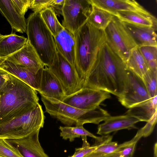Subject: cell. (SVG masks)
I'll list each match as a JSON object with an SVG mask.
<instances>
[{
    "label": "cell",
    "instance_id": "1",
    "mask_svg": "<svg viewBox=\"0 0 157 157\" xmlns=\"http://www.w3.org/2000/svg\"><path fill=\"white\" fill-rule=\"evenodd\" d=\"M126 71L125 63L105 42L85 79L83 87L106 91L120 98L124 92Z\"/></svg>",
    "mask_w": 157,
    "mask_h": 157
},
{
    "label": "cell",
    "instance_id": "2",
    "mask_svg": "<svg viewBox=\"0 0 157 157\" xmlns=\"http://www.w3.org/2000/svg\"><path fill=\"white\" fill-rule=\"evenodd\" d=\"M10 75L9 81L0 92V124L24 114L39 103L36 90Z\"/></svg>",
    "mask_w": 157,
    "mask_h": 157
},
{
    "label": "cell",
    "instance_id": "3",
    "mask_svg": "<svg viewBox=\"0 0 157 157\" xmlns=\"http://www.w3.org/2000/svg\"><path fill=\"white\" fill-rule=\"evenodd\" d=\"M75 65L80 78L85 79L95 62L99 51L106 42L104 30L86 22L74 34Z\"/></svg>",
    "mask_w": 157,
    "mask_h": 157
},
{
    "label": "cell",
    "instance_id": "4",
    "mask_svg": "<svg viewBox=\"0 0 157 157\" xmlns=\"http://www.w3.org/2000/svg\"><path fill=\"white\" fill-rule=\"evenodd\" d=\"M40 95L46 112L66 126H83L88 123L98 124L110 116L99 106L93 110H82L56 99Z\"/></svg>",
    "mask_w": 157,
    "mask_h": 157
},
{
    "label": "cell",
    "instance_id": "5",
    "mask_svg": "<svg viewBox=\"0 0 157 157\" xmlns=\"http://www.w3.org/2000/svg\"><path fill=\"white\" fill-rule=\"evenodd\" d=\"M27 42L33 46L42 62L48 67L52 63L57 50L54 37L40 13L29 14L27 19Z\"/></svg>",
    "mask_w": 157,
    "mask_h": 157
},
{
    "label": "cell",
    "instance_id": "6",
    "mask_svg": "<svg viewBox=\"0 0 157 157\" xmlns=\"http://www.w3.org/2000/svg\"><path fill=\"white\" fill-rule=\"evenodd\" d=\"M45 116L41 105L18 117L0 124V138L14 139L26 137L43 127Z\"/></svg>",
    "mask_w": 157,
    "mask_h": 157
},
{
    "label": "cell",
    "instance_id": "7",
    "mask_svg": "<svg viewBox=\"0 0 157 157\" xmlns=\"http://www.w3.org/2000/svg\"><path fill=\"white\" fill-rule=\"evenodd\" d=\"M104 31L106 42L125 63L132 50L137 46L129 31L115 16Z\"/></svg>",
    "mask_w": 157,
    "mask_h": 157
},
{
    "label": "cell",
    "instance_id": "8",
    "mask_svg": "<svg viewBox=\"0 0 157 157\" xmlns=\"http://www.w3.org/2000/svg\"><path fill=\"white\" fill-rule=\"evenodd\" d=\"M48 67L61 83L66 96L72 94L83 87L84 81L75 67L57 51L52 63Z\"/></svg>",
    "mask_w": 157,
    "mask_h": 157
},
{
    "label": "cell",
    "instance_id": "9",
    "mask_svg": "<svg viewBox=\"0 0 157 157\" xmlns=\"http://www.w3.org/2000/svg\"><path fill=\"white\" fill-rule=\"evenodd\" d=\"M92 8L90 0H65L62 25L74 35L87 21Z\"/></svg>",
    "mask_w": 157,
    "mask_h": 157
},
{
    "label": "cell",
    "instance_id": "10",
    "mask_svg": "<svg viewBox=\"0 0 157 157\" xmlns=\"http://www.w3.org/2000/svg\"><path fill=\"white\" fill-rule=\"evenodd\" d=\"M151 98L142 78L127 69L124 92L122 96L118 98L122 105L129 108Z\"/></svg>",
    "mask_w": 157,
    "mask_h": 157
},
{
    "label": "cell",
    "instance_id": "11",
    "mask_svg": "<svg viewBox=\"0 0 157 157\" xmlns=\"http://www.w3.org/2000/svg\"><path fill=\"white\" fill-rule=\"evenodd\" d=\"M110 98V93L106 91L82 87L76 92L65 96L62 102L82 110H91L99 106L102 102Z\"/></svg>",
    "mask_w": 157,
    "mask_h": 157
},
{
    "label": "cell",
    "instance_id": "12",
    "mask_svg": "<svg viewBox=\"0 0 157 157\" xmlns=\"http://www.w3.org/2000/svg\"><path fill=\"white\" fill-rule=\"evenodd\" d=\"M6 59L26 68L35 73L45 66L33 48L28 42L20 50L7 57Z\"/></svg>",
    "mask_w": 157,
    "mask_h": 157
},
{
    "label": "cell",
    "instance_id": "13",
    "mask_svg": "<svg viewBox=\"0 0 157 157\" xmlns=\"http://www.w3.org/2000/svg\"><path fill=\"white\" fill-rule=\"evenodd\" d=\"M40 130L22 138L7 140L17 147L24 157H49L39 142Z\"/></svg>",
    "mask_w": 157,
    "mask_h": 157
},
{
    "label": "cell",
    "instance_id": "14",
    "mask_svg": "<svg viewBox=\"0 0 157 157\" xmlns=\"http://www.w3.org/2000/svg\"><path fill=\"white\" fill-rule=\"evenodd\" d=\"M38 92L40 95L62 101L66 96L63 86L59 81L46 66L42 70Z\"/></svg>",
    "mask_w": 157,
    "mask_h": 157
},
{
    "label": "cell",
    "instance_id": "15",
    "mask_svg": "<svg viewBox=\"0 0 157 157\" xmlns=\"http://www.w3.org/2000/svg\"><path fill=\"white\" fill-rule=\"evenodd\" d=\"M0 68L19 78L37 91H39L43 68L35 73L6 59L0 66Z\"/></svg>",
    "mask_w": 157,
    "mask_h": 157
},
{
    "label": "cell",
    "instance_id": "16",
    "mask_svg": "<svg viewBox=\"0 0 157 157\" xmlns=\"http://www.w3.org/2000/svg\"><path fill=\"white\" fill-rule=\"evenodd\" d=\"M103 123L99 125L97 134L104 135L123 129L137 128L135 124L140 121L138 119L127 114L110 116Z\"/></svg>",
    "mask_w": 157,
    "mask_h": 157
},
{
    "label": "cell",
    "instance_id": "17",
    "mask_svg": "<svg viewBox=\"0 0 157 157\" xmlns=\"http://www.w3.org/2000/svg\"><path fill=\"white\" fill-rule=\"evenodd\" d=\"M93 5L114 15L121 11L148 12L134 0H90Z\"/></svg>",
    "mask_w": 157,
    "mask_h": 157
},
{
    "label": "cell",
    "instance_id": "18",
    "mask_svg": "<svg viewBox=\"0 0 157 157\" xmlns=\"http://www.w3.org/2000/svg\"><path fill=\"white\" fill-rule=\"evenodd\" d=\"M0 13L9 23L13 31L26 33L27 19L17 10L12 0H0Z\"/></svg>",
    "mask_w": 157,
    "mask_h": 157
},
{
    "label": "cell",
    "instance_id": "19",
    "mask_svg": "<svg viewBox=\"0 0 157 157\" xmlns=\"http://www.w3.org/2000/svg\"><path fill=\"white\" fill-rule=\"evenodd\" d=\"M123 22L138 47L146 46H157V28L138 26Z\"/></svg>",
    "mask_w": 157,
    "mask_h": 157
},
{
    "label": "cell",
    "instance_id": "20",
    "mask_svg": "<svg viewBox=\"0 0 157 157\" xmlns=\"http://www.w3.org/2000/svg\"><path fill=\"white\" fill-rule=\"evenodd\" d=\"M54 37L57 51L75 67V43L74 35L64 28Z\"/></svg>",
    "mask_w": 157,
    "mask_h": 157
},
{
    "label": "cell",
    "instance_id": "21",
    "mask_svg": "<svg viewBox=\"0 0 157 157\" xmlns=\"http://www.w3.org/2000/svg\"><path fill=\"white\" fill-rule=\"evenodd\" d=\"M121 21L140 26L157 28L156 18L149 12L121 11L115 15Z\"/></svg>",
    "mask_w": 157,
    "mask_h": 157
},
{
    "label": "cell",
    "instance_id": "22",
    "mask_svg": "<svg viewBox=\"0 0 157 157\" xmlns=\"http://www.w3.org/2000/svg\"><path fill=\"white\" fill-rule=\"evenodd\" d=\"M27 39L15 33L0 36V58L7 57L18 51L25 45Z\"/></svg>",
    "mask_w": 157,
    "mask_h": 157
},
{
    "label": "cell",
    "instance_id": "23",
    "mask_svg": "<svg viewBox=\"0 0 157 157\" xmlns=\"http://www.w3.org/2000/svg\"><path fill=\"white\" fill-rule=\"evenodd\" d=\"M157 95L148 100L129 108L126 113L138 119L147 122L157 111Z\"/></svg>",
    "mask_w": 157,
    "mask_h": 157
},
{
    "label": "cell",
    "instance_id": "24",
    "mask_svg": "<svg viewBox=\"0 0 157 157\" xmlns=\"http://www.w3.org/2000/svg\"><path fill=\"white\" fill-rule=\"evenodd\" d=\"M127 69L142 78L150 69L149 67L138 48V46L134 48L125 63Z\"/></svg>",
    "mask_w": 157,
    "mask_h": 157
},
{
    "label": "cell",
    "instance_id": "25",
    "mask_svg": "<svg viewBox=\"0 0 157 157\" xmlns=\"http://www.w3.org/2000/svg\"><path fill=\"white\" fill-rule=\"evenodd\" d=\"M115 16L92 4L91 12L87 22L94 28L104 30Z\"/></svg>",
    "mask_w": 157,
    "mask_h": 157
},
{
    "label": "cell",
    "instance_id": "26",
    "mask_svg": "<svg viewBox=\"0 0 157 157\" xmlns=\"http://www.w3.org/2000/svg\"><path fill=\"white\" fill-rule=\"evenodd\" d=\"M40 13L44 23L54 37L64 28L58 21L55 11L51 7L47 8Z\"/></svg>",
    "mask_w": 157,
    "mask_h": 157
},
{
    "label": "cell",
    "instance_id": "27",
    "mask_svg": "<svg viewBox=\"0 0 157 157\" xmlns=\"http://www.w3.org/2000/svg\"><path fill=\"white\" fill-rule=\"evenodd\" d=\"M60 136L63 139H69L70 142H72L76 138L86 136L91 137L97 140L100 137L95 136L84 128L83 126H60Z\"/></svg>",
    "mask_w": 157,
    "mask_h": 157
},
{
    "label": "cell",
    "instance_id": "28",
    "mask_svg": "<svg viewBox=\"0 0 157 157\" xmlns=\"http://www.w3.org/2000/svg\"><path fill=\"white\" fill-rule=\"evenodd\" d=\"M112 136H104L100 137L96 140L95 144L97 147L94 151L95 152L109 155L117 152L119 144L117 142L112 141Z\"/></svg>",
    "mask_w": 157,
    "mask_h": 157
},
{
    "label": "cell",
    "instance_id": "29",
    "mask_svg": "<svg viewBox=\"0 0 157 157\" xmlns=\"http://www.w3.org/2000/svg\"><path fill=\"white\" fill-rule=\"evenodd\" d=\"M142 137L143 134L140 128L131 140L119 144V149L117 151L119 157H133L136 144Z\"/></svg>",
    "mask_w": 157,
    "mask_h": 157
},
{
    "label": "cell",
    "instance_id": "30",
    "mask_svg": "<svg viewBox=\"0 0 157 157\" xmlns=\"http://www.w3.org/2000/svg\"><path fill=\"white\" fill-rule=\"evenodd\" d=\"M138 48L150 69L157 70V46H142Z\"/></svg>",
    "mask_w": 157,
    "mask_h": 157
},
{
    "label": "cell",
    "instance_id": "31",
    "mask_svg": "<svg viewBox=\"0 0 157 157\" xmlns=\"http://www.w3.org/2000/svg\"><path fill=\"white\" fill-rule=\"evenodd\" d=\"M142 78L151 97L157 95V70L149 69Z\"/></svg>",
    "mask_w": 157,
    "mask_h": 157
},
{
    "label": "cell",
    "instance_id": "32",
    "mask_svg": "<svg viewBox=\"0 0 157 157\" xmlns=\"http://www.w3.org/2000/svg\"><path fill=\"white\" fill-rule=\"evenodd\" d=\"M0 157H24L18 149L7 140L0 138Z\"/></svg>",
    "mask_w": 157,
    "mask_h": 157
},
{
    "label": "cell",
    "instance_id": "33",
    "mask_svg": "<svg viewBox=\"0 0 157 157\" xmlns=\"http://www.w3.org/2000/svg\"><path fill=\"white\" fill-rule=\"evenodd\" d=\"M83 141L82 147L76 148L74 154L69 157H83L86 154L93 152L96 149L97 146L95 144L90 146L87 140V136H82Z\"/></svg>",
    "mask_w": 157,
    "mask_h": 157
},
{
    "label": "cell",
    "instance_id": "34",
    "mask_svg": "<svg viewBox=\"0 0 157 157\" xmlns=\"http://www.w3.org/2000/svg\"><path fill=\"white\" fill-rule=\"evenodd\" d=\"M52 0H32L29 8L35 13L50 7Z\"/></svg>",
    "mask_w": 157,
    "mask_h": 157
},
{
    "label": "cell",
    "instance_id": "35",
    "mask_svg": "<svg viewBox=\"0 0 157 157\" xmlns=\"http://www.w3.org/2000/svg\"><path fill=\"white\" fill-rule=\"evenodd\" d=\"M157 111L155 112L150 120L147 122L146 124L141 128L143 137H147L152 132L157 123Z\"/></svg>",
    "mask_w": 157,
    "mask_h": 157
},
{
    "label": "cell",
    "instance_id": "36",
    "mask_svg": "<svg viewBox=\"0 0 157 157\" xmlns=\"http://www.w3.org/2000/svg\"><path fill=\"white\" fill-rule=\"evenodd\" d=\"M15 7L22 16H24L29 9L32 0H12Z\"/></svg>",
    "mask_w": 157,
    "mask_h": 157
},
{
    "label": "cell",
    "instance_id": "37",
    "mask_svg": "<svg viewBox=\"0 0 157 157\" xmlns=\"http://www.w3.org/2000/svg\"><path fill=\"white\" fill-rule=\"evenodd\" d=\"M65 0H52L50 7L54 10L56 15H62Z\"/></svg>",
    "mask_w": 157,
    "mask_h": 157
},
{
    "label": "cell",
    "instance_id": "38",
    "mask_svg": "<svg viewBox=\"0 0 157 157\" xmlns=\"http://www.w3.org/2000/svg\"><path fill=\"white\" fill-rule=\"evenodd\" d=\"M10 75L9 73L0 68V92L9 81Z\"/></svg>",
    "mask_w": 157,
    "mask_h": 157
},
{
    "label": "cell",
    "instance_id": "39",
    "mask_svg": "<svg viewBox=\"0 0 157 157\" xmlns=\"http://www.w3.org/2000/svg\"><path fill=\"white\" fill-rule=\"evenodd\" d=\"M107 155H108L95 152L94 151L88 153L83 157H105Z\"/></svg>",
    "mask_w": 157,
    "mask_h": 157
},
{
    "label": "cell",
    "instance_id": "40",
    "mask_svg": "<svg viewBox=\"0 0 157 157\" xmlns=\"http://www.w3.org/2000/svg\"><path fill=\"white\" fill-rule=\"evenodd\" d=\"M105 157H119V154L118 152H117L108 155Z\"/></svg>",
    "mask_w": 157,
    "mask_h": 157
},
{
    "label": "cell",
    "instance_id": "41",
    "mask_svg": "<svg viewBox=\"0 0 157 157\" xmlns=\"http://www.w3.org/2000/svg\"><path fill=\"white\" fill-rule=\"evenodd\" d=\"M157 143L156 142L155 144L154 147V157H157Z\"/></svg>",
    "mask_w": 157,
    "mask_h": 157
},
{
    "label": "cell",
    "instance_id": "42",
    "mask_svg": "<svg viewBox=\"0 0 157 157\" xmlns=\"http://www.w3.org/2000/svg\"><path fill=\"white\" fill-rule=\"evenodd\" d=\"M6 57L0 58V66L6 59Z\"/></svg>",
    "mask_w": 157,
    "mask_h": 157
},
{
    "label": "cell",
    "instance_id": "43",
    "mask_svg": "<svg viewBox=\"0 0 157 157\" xmlns=\"http://www.w3.org/2000/svg\"><path fill=\"white\" fill-rule=\"evenodd\" d=\"M1 34L0 33V36H1Z\"/></svg>",
    "mask_w": 157,
    "mask_h": 157
}]
</instances>
